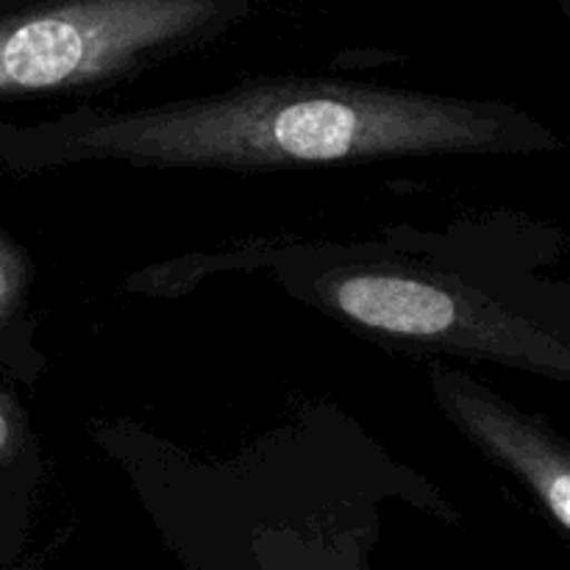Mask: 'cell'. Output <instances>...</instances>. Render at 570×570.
<instances>
[{
    "mask_svg": "<svg viewBox=\"0 0 570 570\" xmlns=\"http://www.w3.org/2000/svg\"><path fill=\"white\" fill-rule=\"evenodd\" d=\"M11 440H14V432H11V421H9V412L0 406V454L11 449Z\"/></svg>",
    "mask_w": 570,
    "mask_h": 570,
    "instance_id": "cell-6",
    "label": "cell"
},
{
    "mask_svg": "<svg viewBox=\"0 0 570 570\" xmlns=\"http://www.w3.org/2000/svg\"><path fill=\"white\" fill-rule=\"evenodd\" d=\"M434 384H438L445 410L465 429L468 438L476 440L501 465L515 471L534 490L557 527L570 529L568 451L557 440H551L543 429L493 399V393L488 390L473 387V384L451 376L449 371H440V376H434Z\"/></svg>",
    "mask_w": 570,
    "mask_h": 570,
    "instance_id": "cell-4",
    "label": "cell"
},
{
    "mask_svg": "<svg viewBox=\"0 0 570 570\" xmlns=\"http://www.w3.org/2000/svg\"><path fill=\"white\" fill-rule=\"evenodd\" d=\"M323 304L367 332L532 367L570 373L568 345L465 284L387 265L337 267L315 284Z\"/></svg>",
    "mask_w": 570,
    "mask_h": 570,
    "instance_id": "cell-2",
    "label": "cell"
},
{
    "mask_svg": "<svg viewBox=\"0 0 570 570\" xmlns=\"http://www.w3.org/2000/svg\"><path fill=\"white\" fill-rule=\"evenodd\" d=\"M546 131L495 104L328 78L254 81L206 98L48 126L56 159L150 167H312L434 154H495Z\"/></svg>",
    "mask_w": 570,
    "mask_h": 570,
    "instance_id": "cell-1",
    "label": "cell"
},
{
    "mask_svg": "<svg viewBox=\"0 0 570 570\" xmlns=\"http://www.w3.org/2000/svg\"><path fill=\"white\" fill-rule=\"evenodd\" d=\"M209 17V0H70L0 20V95L106 81Z\"/></svg>",
    "mask_w": 570,
    "mask_h": 570,
    "instance_id": "cell-3",
    "label": "cell"
},
{
    "mask_svg": "<svg viewBox=\"0 0 570 570\" xmlns=\"http://www.w3.org/2000/svg\"><path fill=\"white\" fill-rule=\"evenodd\" d=\"M22 293V262L11 250L9 243L0 239V323H6L14 312Z\"/></svg>",
    "mask_w": 570,
    "mask_h": 570,
    "instance_id": "cell-5",
    "label": "cell"
}]
</instances>
